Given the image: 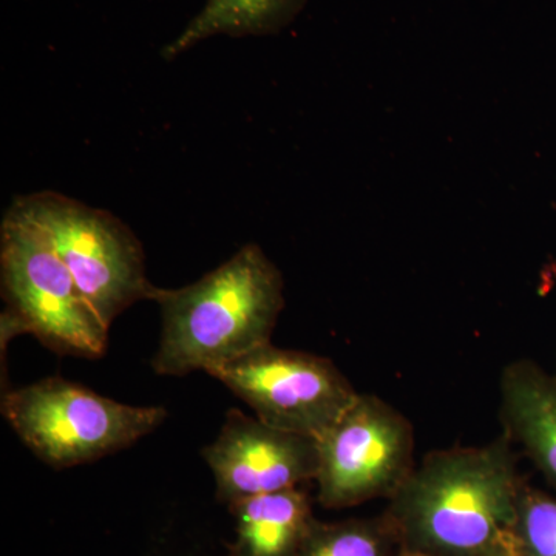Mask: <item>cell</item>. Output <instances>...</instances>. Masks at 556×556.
Instances as JSON below:
<instances>
[{
  "label": "cell",
  "instance_id": "cell-14",
  "mask_svg": "<svg viewBox=\"0 0 556 556\" xmlns=\"http://www.w3.org/2000/svg\"><path fill=\"white\" fill-rule=\"evenodd\" d=\"M393 556H433L428 554H422V552L409 551V548L399 547L396 554Z\"/></svg>",
  "mask_w": 556,
  "mask_h": 556
},
{
  "label": "cell",
  "instance_id": "cell-11",
  "mask_svg": "<svg viewBox=\"0 0 556 556\" xmlns=\"http://www.w3.org/2000/svg\"><path fill=\"white\" fill-rule=\"evenodd\" d=\"M308 0H206L203 9L161 50L164 61L215 38L277 35L294 22Z\"/></svg>",
  "mask_w": 556,
  "mask_h": 556
},
{
  "label": "cell",
  "instance_id": "cell-7",
  "mask_svg": "<svg viewBox=\"0 0 556 556\" xmlns=\"http://www.w3.org/2000/svg\"><path fill=\"white\" fill-rule=\"evenodd\" d=\"M207 375L247 402L262 422L317 439L358 396L331 358L283 350L273 343L249 351Z\"/></svg>",
  "mask_w": 556,
  "mask_h": 556
},
{
  "label": "cell",
  "instance_id": "cell-6",
  "mask_svg": "<svg viewBox=\"0 0 556 556\" xmlns=\"http://www.w3.org/2000/svg\"><path fill=\"white\" fill-rule=\"evenodd\" d=\"M317 444V501L331 510L390 500L416 467L412 422L375 394L358 393Z\"/></svg>",
  "mask_w": 556,
  "mask_h": 556
},
{
  "label": "cell",
  "instance_id": "cell-10",
  "mask_svg": "<svg viewBox=\"0 0 556 556\" xmlns=\"http://www.w3.org/2000/svg\"><path fill=\"white\" fill-rule=\"evenodd\" d=\"M236 540L229 556H298L317 519L303 485L229 504Z\"/></svg>",
  "mask_w": 556,
  "mask_h": 556
},
{
  "label": "cell",
  "instance_id": "cell-13",
  "mask_svg": "<svg viewBox=\"0 0 556 556\" xmlns=\"http://www.w3.org/2000/svg\"><path fill=\"white\" fill-rule=\"evenodd\" d=\"M514 536L517 556H556V496L525 482Z\"/></svg>",
  "mask_w": 556,
  "mask_h": 556
},
{
  "label": "cell",
  "instance_id": "cell-9",
  "mask_svg": "<svg viewBox=\"0 0 556 556\" xmlns=\"http://www.w3.org/2000/svg\"><path fill=\"white\" fill-rule=\"evenodd\" d=\"M503 433L556 492V371L532 358L507 364L500 378Z\"/></svg>",
  "mask_w": 556,
  "mask_h": 556
},
{
  "label": "cell",
  "instance_id": "cell-3",
  "mask_svg": "<svg viewBox=\"0 0 556 556\" xmlns=\"http://www.w3.org/2000/svg\"><path fill=\"white\" fill-rule=\"evenodd\" d=\"M0 281L7 309L2 340L31 334L61 354L97 358L108 350L109 328L76 285L49 237L13 204L0 226Z\"/></svg>",
  "mask_w": 556,
  "mask_h": 556
},
{
  "label": "cell",
  "instance_id": "cell-15",
  "mask_svg": "<svg viewBox=\"0 0 556 556\" xmlns=\"http://www.w3.org/2000/svg\"><path fill=\"white\" fill-rule=\"evenodd\" d=\"M492 556H517V555H514V554H497V555H492Z\"/></svg>",
  "mask_w": 556,
  "mask_h": 556
},
{
  "label": "cell",
  "instance_id": "cell-12",
  "mask_svg": "<svg viewBox=\"0 0 556 556\" xmlns=\"http://www.w3.org/2000/svg\"><path fill=\"white\" fill-rule=\"evenodd\" d=\"M399 548L387 519L316 522L298 556H393Z\"/></svg>",
  "mask_w": 556,
  "mask_h": 556
},
{
  "label": "cell",
  "instance_id": "cell-8",
  "mask_svg": "<svg viewBox=\"0 0 556 556\" xmlns=\"http://www.w3.org/2000/svg\"><path fill=\"white\" fill-rule=\"evenodd\" d=\"M222 503L316 481L317 438L292 433L229 409L218 438L203 450Z\"/></svg>",
  "mask_w": 556,
  "mask_h": 556
},
{
  "label": "cell",
  "instance_id": "cell-4",
  "mask_svg": "<svg viewBox=\"0 0 556 556\" xmlns=\"http://www.w3.org/2000/svg\"><path fill=\"white\" fill-rule=\"evenodd\" d=\"M2 413L22 442L60 470L130 447L167 417L163 407L121 404L56 376L9 391Z\"/></svg>",
  "mask_w": 556,
  "mask_h": 556
},
{
  "label": "cell",
  "instance_id": "cell-2",
  "mask_svg": "<svg viewBox=\"0 0 556 556\" xmlns=\"http://www.w3.org/2000/svg\"><path fill=\"white\" fill-rule=\"evenodd\" d=\"M283 277L258 244H247L195 283L156 288L163 316L156 375L211 372L270 343L285 306Z\"/></svg>",
  "mask_w": 556,
  "mask_h": 556
},
{
  "label": "cell",
  "instance_id": "cell-5",
  "mask_svg": "<svg viewBox=\"0 0 556 556\" xmlns=\"http://www.w3.org/2000/svg\"><path fill=\"white\" fill-rule=\"evenodd\" d=\"M11 204L49 237L105 327L139 300H152L156 287L146 276L141 243L115 215L49 190Z\"/></svg>",
  "mask_w": 556,
  "mask_h": 556
},
{
  "label": "cell",
  "instance_id": "cell-1",
  "mask_svg": "<svg viewBox=\"0 0 556 556\" xmlns=\"http://www.w3.org/2000/svg\"><path fill=\"white\" fill-rule=\"evenodd\" d=\"M525 479L506 433L424 456L383 511L399 547L433 556L514 554Z\"/></svg>",
  "mask_w": 556,
  "mask_h": 556
}]
</instances>
